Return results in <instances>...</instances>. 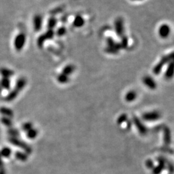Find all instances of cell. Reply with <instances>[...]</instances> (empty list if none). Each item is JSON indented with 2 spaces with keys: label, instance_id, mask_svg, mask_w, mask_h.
Returning <instances> with one entry per match:
<instances>
[{
  "label": "cell",
  "instance_id": "cell-1",
  "mask_svg": "<svg viewBox=\"0 0 174 174\" xmlns=\"http://www.w3.org/2000/svg\"><path fill=\"white\" fill-rule=\"evenodd\" d=\"M8 140V142L12 144L13 145L23 149V150H24V152L27 153L28 155L32 153V147L30 145H27L25 142L20 140L19 138H13V137H9Z\"/></svg>",
  "mask_w": 174,
  "mask_h": 174
},
{
  "label": "cell",
  "instance_id": "cell-2",
  "mask_svg": "<svg viewBox=\"0 0 174 174\" xmlns=\"http://www.w3.org/2000/svg\"><path fill=\"white\" fill-rule=\"evenodd\" d=\"M26 43V36L24 33L19 34L14 39V45L17 51H20L24 47Z\"/></svg>",
  "mask_w": 174,
  "mask_h": 174
},
{
  "label": "cell",
  "instance_id": "cell-3",
  "mask_svg": "<svg viewBox=\"0 0 174 174\" xmlns=\"http://www.w3.org/2000/svg\"><path fill=\"white\" fill-rule=\"evenodd\" d=\"M54 32L52 30H49L46 33H44V34H43L42 36H41L39 37V38L38 39V46L39 47H41L44 42L48 40V39H51L52 38V37L54 36Z\"/></svg>",
  "mask_w": 174,
  "mask_h": 174
},
{
  "label": "cell",
  "instance_id": "cell-4",
  "mask_svg": "<svg viewBox=\"0 0 174 174\" xmlns=\"http://www.w3.org/2000/svg\"><path fill=\"white\" fill-rule=\"evenodd\" d=\"M43 19L40 15H36L33 18V25L36 31H39L41 28Z\"/></svg>",
  "mask_w": 174,
  "mask_h": 174
},
{
  "label": "cell",
  "instance_id": "cell-5",
  "mask_svg": "<svg viewBox=\"0 0 174 174\" xmlns=\"http://www.w3.org/2000/svg\"><path fill=\"white\" fill-rule=\"evenodd\" d=\"M0 113H1L3 117H7L8 118H12L14 117L13 111L8 108L2 107L0 108Z\"/></svg>",
  "mask_w": 174,
  "mask_h": 174
},
{
  "label": "cell",
  "instance_id": "cell-6",
  "mask_svg": "<svg viewBox=\"0 0 174 174\" xmlns=\"http://www.w3.org/2000/svg\"><path fill=\"white\" fill-rule=\"evenodd\" d=\"M27 84V79L25 78H19L18 79V81L16 83V86H15V88L17 89V90L20 92L25 87Z\"/></svg>",
  "mask_w": 174,
  "mask_h": 174
},
{
  "label": "cell",
  "instance_id": "cell-7",
  "mask_svg": "<svg viewBox=\"0 0 174 174\" xmlns=\"http://www.w3.org/2000/svg\"><path fill=\"white\" fill-rule=\"evenodd\" d=\"M19 92L17 90V89L14 88V90H11L9 92V94L6 96L5 97V101L10 102L13 101L15 98H16V97L18 96Z\"/></svg>",
  "mask_w": 174,
  "mask_h": 174
},
{
  "label": "cell",
  "instance_id": "cell-8",
  "mask_svg": "<svg viewBox=\"0 0 174 174\" xmlns=\"http://www.w3.org/2000/svg\"><path fill=\"white\" fill-rule=\"evenodd\" d=\"M15 157L18 160L23 162L26 161L28 159V154L25 152H16L15 153Z\"/></svg>",
  "mask_w": 174,
  "mask_h": 174
},
{
  "label": "cell",
  "instance_id": "cell-9",
  "mask_svg": "<svg viewBox=\"0 0 174 174\" xmlns=\"http://www.w3.org/2000/svg\"><path fill=\"white\" fill-rule=\"evenodd\" d=\"M8 135L10 137L13 138H19L20 136V132H19L18 129L14 128H10L7 131Z\"/></svg>",
  "mask_w": 174,
  "mask_h": 174
},
{
  "label": "cell",
  "instance_id": "cell-10",
  "mask_svg": "<svg viewBox=\"0 0 174 174\" xmlns=\"http://www.w3.org/2000/svg\"><path fill=\"white\" fill-rule=\"evenodd\" d=\"M0 85L1 87L7 90H10V88H11V81H10L9 78H3L2 80L1 81V83H0Z\"/></svg>",
  "mask_w": 174,
  "mask_h": 174
},
{
  "label": "cell",
  "instance_id": "cell-11",
  "mask_svg": "<svg viewBox=\"0 0 174 174\" xmlns=\"http://www.w3.org/2000/svg\"><path fill=\"white\" fill-rule=\"evenodd\" d=\"M0 154L2 157L5 158H8L12 154V150L11 149L8 147H4L3 148L1 151H0Z\"/></svg>",
  "mask_w": 174,
  "mask_h": 174
},
{
  "label": "cell",
  "instance_id": "cell-12",
  "mask_svg": "<svg viewBox=\"0 0 174 174\" xmlns=\"http://www.w3.org/2000/svg\"><path fill=\"white\" fill-rule=\"evenodd\" d=\"M27 137L30 139H34L38 136V131L36 128H31V130H29L28 132H26Z\"/></svg>",
  "mask_w": 174,
  "mask_h": 174
},
{
  "label": "cell",
  "instance_id": "cell-13",
  "mask_svg": "<svg viewBox=\"0 0 174 174\" xmlns=\"http://www.w3.org/2000/svg\"><path fill=\"white\" fill-rule=\"evenodd\" d=\"M1 122L3 125L8 128H12L13 126V122L11 120V118H8L7 117H3L1 119Z\"/></svg>",
  "mask_w": 174,
  "mask_h": 174
},
{
  "label": "cell",
  "instance_id": "cell-14",
  "mask_svg": "<svg viewBox=\"0 0 174 174\" xmlns=\"http://www.w3.org/2000/svg\"><path fill=\"white\" fill-rule=\"evenodd\" d=\"M1 74L4 78H9L14 75V72L9 69L4 68L1 71Z\"/></svg>",
  "mask_w": 174,
  "mask_h": 174
},
{
  "label": "cell",
  "instance_id": "cell-15",
  "mask_svg": "<svg viewBox=\"0 0 174 174\" xmlns=\"http://www.w3.org/2000/svg\"><path fill=\"white\" fill-rule=\"evenodd\" d=\"M74 71V66L71 65V64H69V65H67V67H64L62 73L64 74V75L66 76H68L70 74H71Z\"/></svg>",
  "mask_w": 174,
  "mask_h": 174
},
{
  "label": "cell",
  "instance_id": "cell-16",
  "mask_svg": "<svg viewBox=\"0 0 174 174\" xmlns=\"http://www.w3.org/2000/svg\"><path fill=\"white\" fill-rule=\"evenodd\" d=\"M57 80L59 83L64 84V83H67L69 80V79H68V77L67 76L64 75V74L61 73V74H59V75L57 76Z\"/></svg>",
  "mask_w": 174,
  "mask_h": 174
},
{
  "label": "cell",
  "instance_id": "cell-17",
  "mask_svg": "<svg viewBox=\"0 0 174 174\" xmlns=\"http://www.w3.org/2000/svg\"><path fill=\"white\" fill-rule=\"evenodd\" d=\"M32 128H33V125H32V123L31 122H27L25 123H24L21 126L22 130L25 132H28L29 130H31V129Z\"/></svg>",
  "mask_w": 174,
  "mask_h": 174
},
{
  "label": "cell",
  "instance_id": "cell-18",
  "mask_svg": "<svg viewBox=\"0 0 174 174\" xmlns=\"http://www.w3.org/2000/svg\"><path fill=\"white\" fill-rule=\"evenodd\" d=\"M84 23V21L81 16H77L74 19V25L76 27H81Z\"/></svg>",
  "mask_w": 174,
  "mask_h": 174
},
{
  "label": "cell",
  "instance_id": "cell-19",
  "mask_svg": "<svg viewBox=\"0 0 174 174\" xmlns=\"http://www.w3.org/2000/svg\"><path fill=\"white\" fill-rule=\"evenodd\" d=\"M56 24H57V20H56V19L55 18H51L48 20V26L49 28H54V27L56 25Z\"/></svg>",
  "mask_w": 174,
  "mask_h": 174
},
{
  "label": "cell",
  "instance_id": "cell-20",
  "mask_svg": "<svg viewBox=\"0 0 174 174\" xmlns=\"http://www.w3.org/2000/svg\"><path fill=\"white\" fill-rule=\"evenodd\" d=\"M65 32H66L65 28H63V27H61V28H59L57 30V34L58 35V36H63V35H64V34H65Z\"/></svg>",
  "mask_w": 174,
  "mask_h": 174
},
{
  "label": "cell",
  "instance_id": "cell-21",
  "mask_svg": "<svg viewBox=\"0 0 174 174\" xmlns=\"http://www.w3.org/2000/svg\"><path fill=\"white\" fill-rule=\"evenodd\" d=\"M3 168H4V163L2 160V157L1 156V154H0V170Z\"/></svg>",
  "mask_w": 174,
  "mask_h": 174
},
{
  "label": "cell",
  "instance_id": "cell-22",
  "mask_svg": "<svg viewBox=\"0 0 174 174\" xmlns=\"http://www.w3.org/2000/svg\"><path fill=\"white\" fill-rule=\"evenodd\" d=\"M0 174H6V171L5 170V168L0 170Z\"/></svg>",
  "mask_w": 174,
  "mask_h": 174
}]
</instances>
